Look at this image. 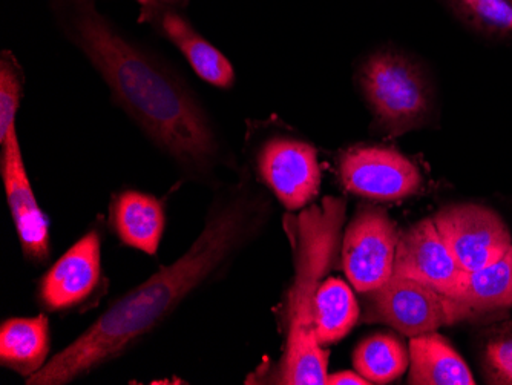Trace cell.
<instances>
[{
  "mask_svg": "<svg viewBox=\"0 0 512 385\" xmlns=\"http://www.w3.org/2000/svg\"><path fill=\"white\" fill-rule=\"evenodd\" d=\"M347 203L327 197L298 217H287L286 228L295 252V277L287 306V336L279 361L278 384L322 385L327 381L329 350L318 343L316 295L339 246Z\"/></svg>",
  "mask_w": 512,
  "mask_h": 385,
  "instance_id": "cell-3",
  "label": "cell"
},
{
  "mask_svg": "<svg viewBox=\"0 0 512 385\" xmlns=\"http://www.w3.org/2000/svg\"><path fill=\"white\" fill-rule=\"evenodd\" d=\"M270 211L269 198L253 191L247 177L218 189L188 251L112 300L25 384H73L145 346L181 307L227 274L244 247L260 235Z\"/></svg>",
  "mask_w": 512,
  "mask_h": 385,
  "instance_id": "cell-1",
  "label": "cell"
},
{
  "mask_svg": "<svg viewBox=\"0 0 512 385\" xmlns=\"http://www.w3.org/2000/svg\"><path fill=\"white\" fill-rule=\"evenodd\" d=\"M338 175L352 194L375 201H401L416 195L424 185L416 163L398 149L355 145L338 158Z\"/></svg>",
  "mask_w": 512,
  "mask_h": 385,
  "instance_id": "cell-9",
  "label": "cell"
},
{
  "mask_svg": "<svg viewBox=\"0 0 512 385\" xmlns=\"http://www.w3.org/2000/svg\"><path fill=\"white\" fill-rule=\"evenodd\" d=\"M482 366L491 384L512 385V323L496 326L486 332Z\"/></svg>",
  "mask_w": 512,
  "mask_h": 385,
  "instance_id": "cell-22",
  "label": "cell"
},
{
  "mask_svg": "<svg viewBox=\"0 0 512 385\" xmlns=\"http://www.w3.org/2000/svg\"><path fill=\"white\" fill-rule=\"evenodd\" d=\"M411 385H474L467 362L444 336L431 332L410 339Z\"/></svg>",
  "mask_w": 512,
  "mask_h": 385,
  "instance_id": "cell-17",
  "label": "cell"
},
{
  "mask_svg": "<svg viewBox=\"0 0 512 385\" xmlns=\"http://www.w3.org/2000/svg\"><path fill=\"white\" fill-rule=\"evenodd\" d=\"M359 304L352 289L338 278L322 281L316 295L315 330L322 347L332 346L359 321Z\"/></svg>",
  "mask_w": 512,
  "mask_h": 385,
  "instance_id": "cell-18",
  "label": "cell"
},
{
  "mask_svg": "<svg viewBox=\"0 0 512 385\" xmlns=\"http://www.w3.org/2000/svg\"><path fill=\"white\" fill-rule=\"evenodd\" d=\"M327 385H370V382L364 378V376L359 375L358 372H350V370H345V372H336L332 373V375H327V381H325Z\"/></svg>",
  "mask_w": 512,
  "mask_h": 385,
  "instance_id": "cell-23",
  "label": "cell"
},
{
  "mask_svg": "<svg viewBox=\"0 0 512 385\" xmlns=\"http://www.w3.org/2000/svg\"><path fill=\"white\" fill-rule=\"evenodd\" d=\"M66 39L100 74L115 105L174 163L184 181L217 185L230 166L217 128L189 83L99 13L92 0H51Z\"/></svg>",
  "mask_w": 512,
  "mask_h": 385,
  "instance_id": "cell-2",
  "label": "cell"
},
{
  "mask_svg": "<svg viewBox=\"0 0 512 385\" xmlns=\"http://www.w3.org/2000/svg\"><path fill=\"white\" fill-rule=\"evenodd\" d=\"M253 166L289 212L306 209L318 197L322 178L318 149L301 137L286 132L267 135L253 149Z\"/></svg>",
  "mask_w": 512,
  "mask_h": 385,
  "instance_id": "cell-6",
  "label": "cell"
},
{
  "mask_svg": "<svg viewBox=\"0 0 512 385\" xmlns=\"http://www.w3.org/2000/svg\"><path fill=\"white\" fill-rule=\"evenodd\" d=\"M22 66L11 51L0 57V142L16 126L17 112L23 97Z\"/></svg>",
  "mask_w": 512,
  "mask_h": 385,
  "instance_id": "cell-21",
  "label": "cell"
},
{
  "mask_svg": "<svg viewBox=\"0 0 512 385\" xmlns=\"http://www.w3.org/2000/svg\"><path fill=\"white\" fill-rule=\"evenodd\" d=\"M103 228H91L37 281L36 303L46 313L85 312L108 292L102 267Z\"/></svg>",
  "mask_w": 512,
  "mask_h": 385,
  "instance_id": "cell-5",
  "label": "cell"
},
{
  "mask_svg": "<svg viewBox=\"0 0 512 385\" xmlns=\"http://www.w3.org/2000/svg\"><path fill=\"white\" fill-rule=\"evenodd\" d=\"M364 320L387 324L410 338L457 323L450 298L427 284L394 274L384 286L365 293Z\"/></svg>",
  "mask_w": 512,
  "mask_h": 385,
  "instance_id": "cell-7",
  "label": "cell"
},
{
  "mask_svg": "<svg viewBox=\"0 0 512 385\" xmlns=\"http://www.w3.org/2000/svg\"><path fill=\"white\" fill-rule=\"evenodd\" d=\"M433 221L467 272L496 263L512 249L511 235L502 218L483 206L471 203L447 206L434 215Z\"/></svg>",
  "mask_w": 512,
  "mask_h": 385,
  "instance_id": "cell-12",
  "label": "cell"
},
{
  "mask_svg": "<svg viewBox=\"0 0 512 385\" xmlns=\"http://www.w3.org/2000/svg\"><path fill=\"white\" fill-rule=\"evenodd\" d=\"M356 79L379 131L399 137L433 119V86L421 66L405 54L393 50L371 54L359 66Z\"/></svg>",
  "mask_w": 512,
  "mask_h": 385,
  "instance_id": "cell-4",
  "label": "cell"
},
{
  "mask_svg": "<svg viewBox=\"0 0 512 385\" xmlns=\"http://www.w3.org/2000/svg\"><path fill=\"white\" fill-rule=\"evenodd\" d=\"M471 33L493 42L512 40V0H437Z\"/></svg>",
  "mask_w": 512,
  "mask_h": 385,
  "instance_id": "cell-20",
  "label": "cell"
},
{
  "mask_svg": "<svg viewBox=\"0 0 512 385\" xmlns=\"http://www.w3.org/2000/svg\"><path fill=\"white\" fill-rule=\"evenodd\" d=\"M0 175L23 258L33 266H45L51 258L50 218L31 186L16 126L0 142Z\"/></svg>",
  "mask_w": 512,
  "mask_h": 385,
  "instance_id": "cell-10",
  "label": "cell"
},
{
  "mask_svg": "<svg viewBox=\"0 0 512 385\" xmlns=\"http://www.w3.org/2000/svg\"><path fill=\"white\" fill-rule=\"evenodd\" d=\"M393 274L427 284L447 298H456L468 277L433 218L419 221L401 234Z\"/></svg>",
  "mask_w": 512,
  "mask_h": 385,
  "instance_id": "cell-13",
  "label": "cell"
},
{
  "mask_svg": "<svg viewBox=\"0 0 512 385\" xmlns=\"http://www.w3.org/2000/svg\"><path fill=\"white\" fill-rule=\"evenodd\" d=\"M410 350L393 333H373L353 353V366L370 384H388L404 375Z\"/></svg>",
  "mask_w": 512,
  "mask_h": 385,
  "instance_id": "cell-19",
  "label": "cell"
},
{
  "mask_svg": "<svg viewBox=\"0 0 512 385\" xmlns=\"http://www.w3.org/2000/svg\"><path fill=\"white\" fill-rule=\"evenodd\" d=\"M399 238L398 226L384 209H358L342 238V266L356 292L365 295L390 280Z\"/></svg>",
  "mask_w": 512,
  "mask_h": 385,
  "instance_id": "cell-8",
  "label": "cell"
},
{
  "mask_svg": "<svg viewBox=\"0 0 512 385\" xmlns=\"http://www.w3.org/2000/svg\"><path fill=\"white\" fill-rule=\"evenodd\" d=\"M106 224L123 246L155 257L165 235V200L137 189H122L112 194Z\"/></svg>",
  "mask_w": 512,
  "mask_h": 385,
  "instance_id": "cell-14",
  "label": "cell"
},
{
  "mask_svg": "<svg viewBox=\"0 0 512 385\" xmlns=\"http://www.w3.org/2000/svg\"><path fill=\"white\" fill-rule=\"evenodd\" d=\"M453 303L456 320L476 316L499 315L512 307V249L496 263L476 272H468L467 280Z\"/></svg>",
  "mask_w": 512,
  "mask_h": 385,
  "instance_id": "cell-16",
  "label": "cell"
},
{
  "mask_svg": "<svg viewBox=\"0 0 512 385\" xmlns=\"http://www.w3.org/2000/svg\"><path fill=\"white\" fill-rule=\"evenodd\" d=\"M51 327L46 313L13 316L0 324V364L30 379L50 361Z\"/></svg>",
  "mask_w": 512,
  "mask_h": 385,
  "instance_id": "cell-15",
  "label": "cell"
},
{
  "mask_svg": "<svg viewBox=\"0 0 512 385\" xmlns=\"http://www.w3.org/2000/svg\"><path fill=\"white\" fill-rule=\"evenodd\" d=\"M138 22L148 24L158 36L168 40L183 54L194 73L209 85L230 89L235 83L232 63L189 20V0H137Z\"/></svg>",
  "mask_w": 512,
  "mask_h": 385,
  "instance_id": "cell-11",
  "label": "cell"
}]
</instances>
